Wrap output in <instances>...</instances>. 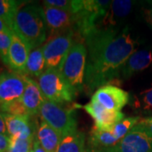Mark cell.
<instances>
[{
    "mask_svg": "<svg viewBox=\"0 0 152 152\" xmlns=\"http://www.w3.org/2000/svg\"><path fill=\"white\" fill-rule=\"evenodd\" d=\"M82 40L87 50L84 88L89 93L119 79L125 62L139 46L129 26L120 31L95 28Z\"/></svg>",
    "mask_w": 152,
    "mask_h": 152,
    "instance_id": "obj_1",
    "label": "cell"
},
{
    "mask_svg": "<svg viewBox=\"0 0 152 152\" xmlns=\"http://www.w3.org/2000/svg\"><path fill=\"white\" fill-rule=\"evenodd\" d=\"M47 25L43 8L37 4H26L17 12L14 32L21 37L31 50L40 48L47 39Z\"/></svg>",
    "mask_w": 152,
    "mask_h": 152,
    "instance_id": "obj_2",
    "label": "cell"
},
{
    "mask_svg": "<svg viewBox=\"0 0 152 152\" xmlns=\"http://www.w3.org/2000/svg\"><path fill=\"white\" fill-rule=\"evenodd\" d=\"M87 50L83 42H75L59 69L62 76L76 92L84 89Z\"/></svg>",
    "mask_w": 152,
    "mask_h": 152,
    "instance_id": "obj_3",
    "label": "cell"
},
{
    "mask_svg": "<svg viewBox=\"0 0 152 152\" xmlns=\"http://www.w3.org/2000/svg\"><path fill=\"white\" fill-rule=\"evenodd\" d=\"M39 114L42 121L54 129L62 138L77 131V119L74 109L67 108L45 99Z\"/></svg>",
    "mask_w": 152,
    "mask_h": 152,
    "instance_id": "obj_4",
    "label": "cell"
},
{
    "mask_svg": "<svg viewBox=\"0 0 152 152\" xmlns=\"http://www.w3.org/2000/svg\"><path fill=\"white\" fill-rule=\"evenodd\" d=\"M38 85L45 99L55 103L71 102L76 92L57 69H46L38 78Z\"/></svg>",
    "mask_w": 152,
    "mask_h": 152,
    "instance_id": "obj_5",
    "label": "cell"
},
{
    "mask_svg": "<svg viewBox=\"0 0 152 152\" xmlns=\"http://www.w3.org/2000/svg\"><path fill=\"white\" fill-rule=\"evenodd\" d=\"M74 42V31L49 38L42 47L46 69H57L59 71Z\"/></svg>",
    "mask_w": 152,
    "mask_h": 152,
    "instance_id": "obj_6",
    "label": "cell"
},
{
    "mask_svg": "<svg viewBox=\"0 0 152 152\" xmlns=\"http://www.w3.org/2000/svg\"><path fill=\"white\" fill-rule=\"evenodd\" d=\"M42 8L47 28L51 32V37L70 31L75 32V21L71 12L47 5H43Z\"/></svg>",
    "mask_w": 152,
    "mask_h": 152,
    "instance_id": "obj_7",
    "label": "cell"
},
{
    "mask_svg": "<svg viewBox=\"0 0 152 152\" xmlns=\"http://www.w3.org/2000/svg\"><path fill=\"white\" fill-rule=\"evenodd\" d=\"M137 4L130 0H113L106 15L98 22L96 28L120 31L121 26Z\"/></svg>",
    "mask_w": 152,
    "mask_h": 152,
    "instance_id": "obj_8",
    "label": "cell"
},
{
    "mask_svg": "<svg viewBox=\"0 0 152 152\" xmlns=\"http://www.w3.org/2000/svg\"><path fill=\"white\" fill-rule=\"evenodd\" d=\"M91 100L108 110L121 112L129 102L130 96L119 87L107 85L96 90L93 94Z\"/></svg>",
    "mask_w": 152,
    "mask_h": 152,
    "instance_id": "obj_9",
    "label": "cell"
},
{
    "mask_svg": "<svg viewBox=\"0 0 152 152\" xmlns=\"http://www.w3.org/2000/svg\"><path fill=\"white\" fill-rule=\"evenodd\" d=\"M80 107L91 115L95 121V126L101 130L112 132L114 127L125 118L122 112L108 110L92 100Z\"/></svg>",
    "mask_w": 152,
    "mask_h": 152,
    "instance_id": "obj_10",
    "label": "cell"
},
{
    "mask_svg": "<svg viewBox=\"0 0 152 152\" xmlns=\"http://www.w3.org/2000/svg\"><path fill=\"white\" fill-rule=\"evenodd\" d=\"M25 88L26 82L22 75L15 72L0 75V106L20 100Z\"/></svg>",
    "mask_w": 152,
    "mask_h": 152,
    "instance_id": "obj_11",
    "label": "cell"
},
{
    "mask_svg": "<svg viewBox=\"0 0 152 152\" xmlns=\"http://www.w3.org/2000/svg\"><path fill=\"white\" fill-rule=\"evenodd\" d=\"M31 51V47L21 37L13 32L8 55V67L19 75H26V63Z\"/></svg>",
    "mask_w": 152,
    "mask_h": 152,
    "instance_id": "obj_12",
    "label": "cell"
},
{
    "mask_svg": "<svg viewBox=\"0 0 152 152\" xmlns=\"http://www.w3.org/2000/svg\"><path fill=\"white\" fill-rule=\"evenodd\" d=\"M106 152H152V137L133 129L115 146Z\"/></svg>",
    "mask_w": 152,
    "mask_h": 152,
    "instance_id": "obj_13",
    "label": "cell"
},
{
    "mask_svg": "<svg viewBox=\"0 0 152 152\" xmlns=\"http://www.w3.org/2000/svg\"><path fill=\"white\" fill-rule=\"evenodd\" d=\"M26 82L25 91L22 96L21 101L28 114L32 117L39 114L41 106L45 100L38 82L28 77L26 75H22Z\"/></svg>",
    "mask_w": 152,
    "mask_h": 152,
    "instance_id": "obj_14",
    "label": "cell"
},
{
    "mask_svg": "<svg viewBox=\"0 0 152 152\" xmlns=\"http://www.w3.org/2000/svg\"><path fill=\"white\" fill-rule=\"evenodd\" d=\"M3 114L7 132L10 137L18 139H29L36 137V132L33 124L31 122V117Z\"/></svg>",
    "mask_w": 152,
    "mask_h": 152,
    "instance_id": "obj_15",
    "label": "cell"
},
{
    "mask_svg": "<svg viewBox=\"0 0 152 152\" xmlns=\"http://www.w3.org/2000/svg\"><path fill=\"white\" fill-rule=\"evenodd\" d=\"M152 63V53L147 49L136 50L125 62L120 78L128 80L137 73L146 69Z\"/></svg>",
    "mask_w": 152,
    "mask_h": 152,
    "instance_id": "obj_16",
    "label": "cell"
},
{
    "mask_svg": "<svg viewBox=\"0 0 152 152\" xmlns=\"http://www.w3.org/2000/svg\"><path fill=\"white\" fill-rule=\"evenodd\" d=\"M119 140H118L112 132L101 130L94 126L90 132L88 139V149L96 152H106L114 147Z\"/></svg>",
    "mask_w": 152,
    "mask_h": 152,
    "instance_id": "obj_17",
    "label": "cell"
},
{
    "mask_svg": "<svg viewBox=\"0 0 152 152\" xmlns=\"http://www.w3.org/2000/svg\"><path fill=\"white\" fill-rule=\"evenodd\" d=\"M40 145L48 152H56L62 137L47 123L42 121L37 131V137Z\"/></svg>",
    "mask_w": 152,
    "mask_h": 152,
    "instance_id": "obj_18",
    "label": "cell"
},
{
    "mask_svg": "<svg viewBox=\"0 0 152 152\" xmlns=\"http://www.w3.org/2000/svg\"><path fill=\"white\" fill-rule=\"evenodd\" d=\"M86 134L76 131L67 134L61 139L56 152H83L86 150Z\"/></svg>",
    "mask_w": 152,
    "mask_h": 152,
    "instance_id": "obj_19",
    "label": "cell"
},
{
    "mask_svg": "<svg viewBox=\"0 0 152 152\" xmlns=\"http://www.w3.org/2000/svg\"><path fill=\"white\" fill-rule=\"evenodd\" d=\"M46 70L43 48L40 47L30 52L26 63V74L33 77H40Z\"/></svg>",
    "mask_w": 152,
    "mask_h": 152,
    "instance_id": "obj_20",
    "label": "cell"
},
{
    "mask_svg": "<svg viewBox=\"0 0 152 152\" xmlns=\"http://www.w3.org/2000/svg\"><path fill=\"white\" fill-rule=\"evenodd\" d=\"M130 106L137 113L152 114V87L130 98Z\"/></svg>",
    "mask_w": 152,
    "mask_h": 152,
    "instance_id": "obj_21",
    "label": "cell"
},
{
    "mask_svg": "<svg viewBox=\"0 0 152 152\" xmlns=\"http://www.w3.org/2000/svg\"><path fill=\"white\" fill-rule=\"evenodd\" d=\"M22 5L20 1L0 0V19L5 22L13 31L17 12Z\"/></svg>",
    "mask_w": 152,
    "mask_h": 152,
    "instance_id": "obj_22",
    "label": "cell"
},
{
    "mask_svg": "<svg viewBox=\"0 0 152 152\" xmlns=\"http://www.w3.org/2000/svg\"><path fill=\"white\" fill-rule=\"evenodd\" d=\"M141 118H142L140 116L125 118L124 119L122 120L120 123H118L114 127L112 131V134L118 140L120 141L135 127L137 124L141 120Z\"/></svg>",
    "mask_w": 152,
    "mask_h": 152,
    "instance_id": "obj_23",
    "label": "cell"
},
{
    "mask_svg": "<svg viewBox=\"0 0 152 152\" xmlns=\"http://www.w3.org/2000/svg\"><path fill=\"white\" fill-rule=\"evenodd\" d=\"M36 137L29 139H18L10 137V146L7 152H30L32 151Z\"/></svg>",
    "mask_w": 152,
    "mask_h": 152,
    "instance_id": "obj_24",
    "label": "cell"
},
{
    "mask_svg": "<svg viewBox=\"0 0 152 152\" xmlns=\"http://www.w3.org/2000/svg\"><path fill=\"white\" fill-rule=\"evenodd\" d=\"M0 112L3 113L10 114V115H15V116H26V117H31L26 110L25 108L24 105L22 103L21 99L18 100L15 102H13L10 103L5 104L0 106Z\"/></svg>",
    "mask_w": 152,
    "mask_h": 152,
    "instance_id": "obj_25",
    "label": "cell"
},
{
    "mask_svg": "<svg viewBox=\"0 0 152 152\" xmlns=\"http://www.w3.org/2000/svg\"><path fill=\"white\" fill-rule=\"evenodd\" d=\"M12 41V34L0 33V58L8 66V55Z\"/></svg>",
    "mask_w": 152,
    "mask_h": 152,
    "instance_id": "obj_26",
    "label": "cell"
},
{
    "mask_svg": "<svg viewBox=\"0 0 152 152\" xmlns=\"http://www.w3.org/2000/svg\"><path fill=\"white\" fill-rule=\"evenodd\" d=\"M43 5L50 6L53 8L71 12L73 0H45L43 1Z\"/></svg>",
    "mask_w": 152,
    "mask_h": 152,
    "instance_id": "obj_27",
    "label": "cell"
},
{
    "mask_svg": "<svg viewBox=\"0 0 152 152\" xmlns=\"http://www.w3.org/2000/svg\"><path fill=\"white\" fill-rule=\"evenodd\" d=\"M134 129L144 132L147 135L152 137V116L141 118Z\"/></svg>",
    "mask_w": 152,
    "mask_h": 152,
    "instance_id": "obj_28",
    "label": "cell"
},
{
    "mask_svg": "<svg viewBox=\"0 0 152 152\" xmlns=\"http://www.w3.org/2000/svg\"><path fill=\"white\" fill-rule=\"evenodd\" d=\"M10 137L6 134H0V152H7L10 146Z\"/></svg>",
    "mask_w": 152,
    "mask_h": 152,
    "instance_id": "obj_29",
    "label": "cell"
},
{
    "mask_svg": "<svg viewBox=\"0 0 152 152\" xmlns=\"http://www.w3.org/2000/svg\"><path fill=\"white\" fill-rule=\"evenodd\" d=\"M0 134H8L7 132V128H6V124L4 121V114L3 113L0 112Z\"/></svg>",
    "mask_w": 152,
    "mask_h": 152,
    "instance_id": "obj_30",
    "label": "cell"
},
{
    "mask_svg": "<svg viewBox=\"0 0 152 152\" xmlns=\"http://www.w3.org/2000/svg\"><path fill=\"white\" fill-rule=\"evenodd\" d=\"M13 31L9 27V26L6 24L5 22L3 20L0 19V33H7V34H13Z\"/></svg>",
    "mask_w": 152,
    "mask_h": 152,
    "instance_id": "obj_31",
    "label": "cell"
},
{
    "mask_svg": "<svg viewBox=\"0 0 152 152\" xmlns=\"http://www.w3.org/2000/svg\"><path fill=\"white\" fill-rule=\"evenodd\" d=\"M145 20H146L149 26L152 30V6H151L149 9H147L146 10H145Z\"/></svg>",
    "mask_w": 152,
    "mask_h": 152,
    "instance_id": "obj_32",
    "label": "cell"
},
{
    "mask_svg": "<svg viewBox=\"0 0 152 152\" xmlns=\"http://www.w3.org/2000/svg\"><path fill=\"white\" fill-rule=\"evenodd\" d=\"M33 151L34 152H48L47 151H45L43 148L42 147V145H40V143L38 142L37 139H35L34 141V145H33Z\"/></svg>",
    "mask_w": 152,
    "mask_h": 152,
    "instance_id": "obj_33",
    "label": "cell"
},
{
    "mask_svg": "<svg viewBox=\"0 0 152 152\" xmlns=\"http://www.w3.org/2000/svg\"><path fill=\"white\" fill-rule=\"evenodd\" d=\"M83 152H96V151H93L90 150V149H86V150H85V151H83Z\"/></svg>",
    "mask_w": 152,
    "mask_h": 152,
    "instance_id": "obj_34",
    "label": "cell"
},
{
    "mask_svg": "<svg viewBox=\"0 0 152 152\" xmlns=\"http://www.w3.org/2000/svg\"><path fill=\"white\" fill-rule=\"evenodd\" d=\"M30 152H34V151H33V150H32V151H30Z\"/></svg>",
    "mask_w": 152,
    "mask_h": 152,
    "instance_id": "obj_35",
    "label": "cell"
}]
</instances>
